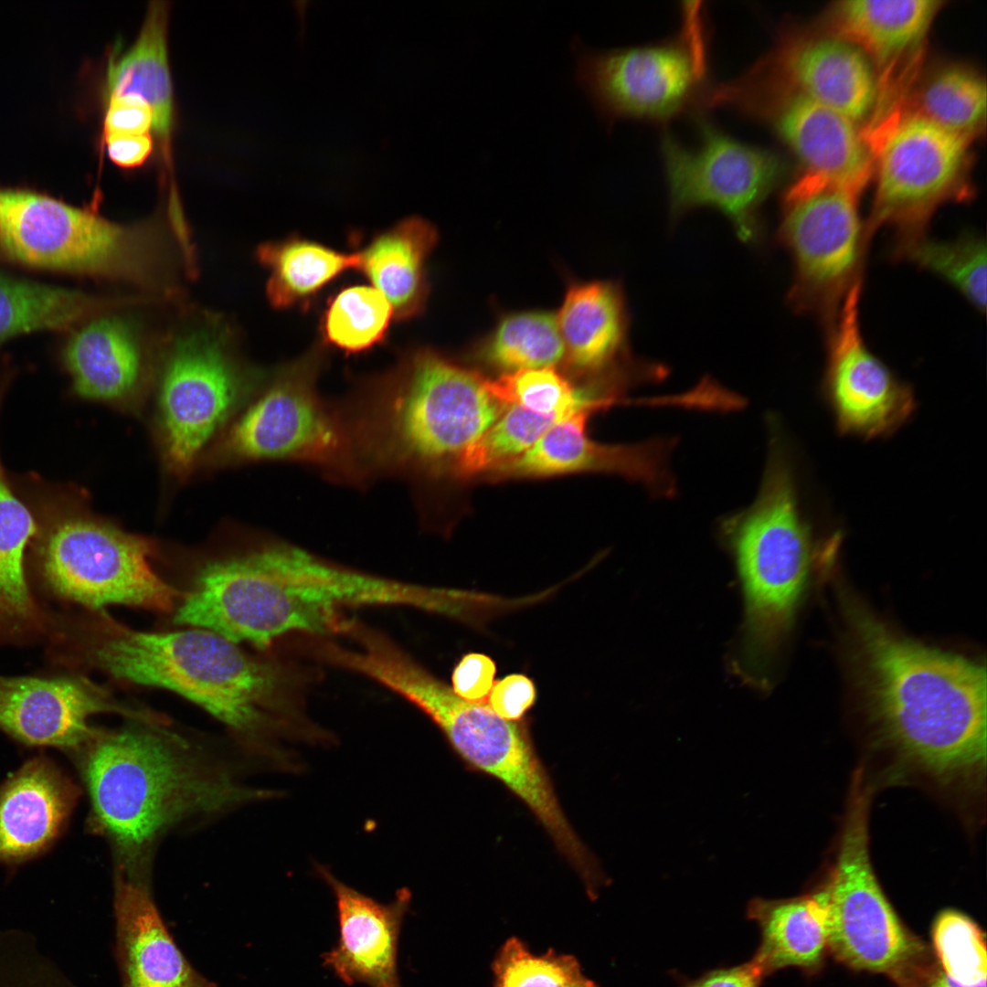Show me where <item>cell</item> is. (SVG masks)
Returning <instances> with one entry per match:
<instances>
[{"instance_id":"obj_1","label":"cell","mask_w":987,"mask_h":987,"mask_svg":"<svg viewBox=\"0 0 987 987\" xmlns=\"http://www.w3.org/2000/svg\"><path fill=\"white\" fill-rule=\"evenodd\" d=\"M881 741L899 765L944 789L978 788L986 766V671L895 634L850 606Z\"/></svg>"},{"instance_id":"obj_2","label":"cell","mask_w":987,"mask_h":987,"mask_svg":"<svg viewBox=\"0 0 987 987\" xmlns=\"http://www.w3.org/2000/svg\"><path fill=\"white\" fill-rule=\"evenodd\" d=\"M488 382L426 347L365 382L340 412L366 480L393 475L419 486L452 479L462 453L508 408Z\"/></svg>"},{"instance_id":"obj_3","label":"cell","mask_w":987,"mask_h":987,"mask_svg":"<svg viewBox=\"0 0 987 987\" xmlns=\"http://www.w3.org/2000/svg\"><path fill=\"white\" fill-rule=\"evenodd\" d=\"M84 776L94 823L113 844L119 873L140 881L172 826L271 795L245 787L210 755L149 723L96 733Z\"/></svg>"},{"instance_id":"obj_4","label":"cell","mask_w":987,"mask_h":987,"mask_svg":"<svg viewBox=\"0 0 987 987\" xmlns=\"http://www.w3.org/2000/svg\"><path fill=\"white\" fill-rule=\"evenodd\" d=\"M205 595L210 619L223 635L260 648L289 632H341L346 607L427 610L431 600L428 588L340 568L288 545L215 562Z\"/></svg>"},{"instance_id":"obj_5","label":"cell","mask_w":987,"mask_h":987,"mask_svg":"<svg viewBox=\"0 0 987 987\" xmlns=\"http://www.w3.org/2000/svg\"><path fill=\"white\" fill-rule=\"evenodd\" d=\"M86 659L112 677L172 691L242 735H258L281 674L235 642L201 628L123 631L92 642Z\"/></svg>"},{"instance_id":"obj_6","label":"cell","mask_w":987,"mask_h":987,"mask_svg":"<svg viewBox=\"0 0 987 987\" xmlns=\"http://www.w3.org/2000/svg\"><path fill=\"white\" fill-rule=\"evenodd\" d=\"M722 530L744 588L746 660L759 670L791 621L813 554L811 527L800 509L791 469L776 445L757 499L725 518Z\"/></svg>"},{"instance_id":"obj_7","label":"cell","mask_w":987,"mask_h":987,"mask_svg":"<svg viewBox=\"0 0 987 987\" xmlns=\"http://www.w3.org/2000/svg\"><path fill=\"white\" fill-rule=\"evenodd\" d=\"M384 683L427 715L464 759L517 795L584 880L595 875L596 863L564 815L522 725L502 718L487 704L462 699L410 657L393 662Z\"/></svg>"},{"instance_id":"obj_8","label":"cell","mask_w":987,"mask_h":987,"mask_svg":"<svg viewBox=\"0 0 987 987\" xmlns=\"http://www.w3.org/2000/svg\"><path fill=\"white\" fill-rule=\"evenodd\" d=\"M0 254L29 266L150 283L164 266L150 223L123 225L45 195L0 189Z\"/></svg>"},{"instance_id":"obj_9","label":"cell","mask_w":987,"mask_h":987,"mask_svg":"<svg viewBox=\"0 0 987 987\" xmlns=\"http://www.w3.org/2000/svg\"><path fill=\"white\" fill-rule=\"evenodd\" d=\"M872 790L853 775L834 859L822 886L828 906V950L845 965L894 982L931 956L898 918L876 876L869 851Z\"/></svg>"},{"instance_id":"obj_10","label":"cell","mask_w":987,"mask_h":987,"mask_svg":"<svg viewBox=\"0 0 987 987\" xmlns=\"http://www.w3.org/2000/svg\"><path fill=\"white\" fill-rule=\"evenodd\" d=\"M698 7L685 8L681 32L663 43L597 49L572 39L575 80L607 126L625 118L664 123L701 106L709 88Z\"/></svg>"},{"instance_id":"obj_11","label":"cell","mask_w":987,"mask_h":987,"mask_svg":"<svg viewBox=\"0 0 987 987\" xmlns=\"http://www.w3.org/2000/svg\"><path fill=\"white\" fill-rule=\"evenodd\" d=\"M972 142L903 113L872 146L875 192L865 224L869 241L882 228L896 239L925 234L937 210L973 196Z\"/></svg>"},{"instance_id":"obj_12","label":"cell","mask_w":987,"mask_h":987,"mask_svg":"<svg viewBox=\"0 0 987 987\" xmlns=\"http://www.w3.org/2000/svg\"><path fill=\"white\" fill-rule=\"evenodd\" d=\"M322 360L313 350L280 369L231 430L228 448L242 460L298 462L336 481L361 484L366 480L340 410L317 390Z\"/></svg>"},{"instance_id":"obj_13","label":"cell","mask_w":987,"mask_h":987,"mask_svg":"<svg viewBox=\"0 0 987 987\" xmlns=\"http://www.w3.org/2000/svg\"><path fill=\"white\" fill-rule=\"evenodd\" d=\"M860 195L800 175L785 191L780 241L794 264L789 301L828 327L853 285L862 280L869 241Z\"/></svg>"},{"instance_id":"obj_14","label":"cell","mask_w":987,"mask_h":987,"mask_svg":"<svg viewBox=\"0 0 987 987\" xmlns=\"http://www.w3.org/2000/svg\"><path fill=\"white\" fill-rule=\"evenodd\" d=\"M150 544L84 516L56 521L38 547V567L56 595L89 608L128 605L167 611L178 596L150 563Z\"/></svg>"},{"instance_id":"obj_15","label":"cell","mask_w":987,"mask_h":987,"mask_svg":"<svg viewBox=\"0 0 987 987\" xmlns=\"http://www.w3.org/2000/svg\"><path fill=\"white\" fill-rule=\"evenodd\" d=\"M698 126L695 149L669 133L662 137L671 213L714 207L729 218L743 241H754L759 207L779 185L784 165L774 152L732 138L709 121L700 118Z\"/></svg>"},{"instance_id":"obj_16","label":"cell","mask_w":987,"mask_h":987,"mask_svg":"<svg viewBox=\"0 0 987 987\" xmlns=\"http://www.w3.org/2000/svg\"><path fill=\"white\" fill-rule=\"evenodd\" d=\"M719 102L768 124L802 164L801 175L860 196L873 177L874 154L862 127L812 99L781 88L730 83Z\"/></svg>"},{"instance_id":"obj_17","label":"cell","mask_w":987,"mask_h":987,"mask_svg":"<svg viewBox=\"0 0 987 987\" xmlns=\"http://www.w3.org/2000/svg\"><path fill=\"white\" fill-rule=\"evenodd\" d=\"M749 87L781 88L812 99L862 129L877 99V75L866 54L826 29L781 27L771 49L735 79Z\"/></svg>"},{"instance_id":"obj_18","label":"cell","mask_w":987,"mask_h":987,"mask_svg":"<svg viewBox=\"0 0 987 987\" xmlns=\"http://www.w3.org/2000/svg\"><path fill=\"white\" fill-rule=\"evenodd\" d=\"M862 280L850 289L827 327L823 391L842 434L875 439L897 431L917 403L912 387L865 342L860 324Z\"/></svg>"},{"instance_id":"obj_19","label":"cell","mask_w":987,"mask_h":987,"mask_svg":"<svg viewBox=\"0 0 987 987\" xmlns=\"http://www.w3.org/2000/svg\"><path fill=\"white\" fill-rule=\"evenodd\" d=\"M239 378L219 332L196 328L173 342L160 408L169 463L187 470L235 404Z\"/></svg>"},{"instance_id":"obj_20","label":"cell","mask_w":987,"mask_h":987,"mask_svg":"<svg viewBox=\"0 0 987 987\" xmlns=\"http://www.w3.org/2000/svg\"><path fill=\"white\" fill-rule=\"evenodd\" d=\"M941 0H843L828 7L824 29L859 47L877 75L876 119L900 112L922 70L928 34Z\"/></svg>"},{"instance_id":"obj_21","label":"cell","mask_w":987,"mask_h":987,"mask_svg":"<svg viewBox=\"0 0 987 987\" xmlns=\"http://www.w3.org/2000/svg\"><path fill=\"white\" fill-rule=\"evenodd\" d=\"M589 410L577 411L555 423L524 454L486 474L489 482L543 478L576 472H607L642 481L667 492V446L658 441L606 445L590 440Z\"/></svg>"},{"instance_id":"obj_22","label":"cell","mask_w":987,"mask_h":987,"mask_svg":"<svg viewBox=\"0 0 987 987\" xmlns=\"http://www.w3.org/2000/svg\"><path fill=\"white\" fill-rule=\"evenodd\" d=\"M318 872L334 895L339 923L338 942L323 954L324 966L347 985L402 987L398 946L410 891L403 887L394 900L382 904L343 883L324 866Z\"/></svg>"},{"instance_id":"obj_23","label":"cell","mask_w":987,"mask_h":987,"mask_svg":"<svg viewBox=\"0 0 987 987\" xmlns=\"http://www.w3.org/2000/svg\"><path fill=\"white\" fill-rule=\"evenodd\" d=\"M104 695L74 676H0V729L28 745L79 748L95 736L89 718L111 710Z\"/></svg>"},{"instance_id":"obj_24","label":"cell","mask_w":987,"mask_h":987,"mask_svg":"<svg viewBox=\"0 0 987 987\" xmlns=\"http://www.w3.org/2000/svg\"><path fill=\"white\" fill-rule=\"evenodd\" d=\"M115 914L123 987H216L181 953L143 881L118 874Z\"/></svg>"},{"instance_id":"obj_25","label":"cell","mask_w":987,"mask_h":987,"mask_svg":"<svg viewBox=\"0 0 987 987\" xmlns=\"http://www.w3.org/2000/svg\"><path fill=\"white\" fill-rule=\"evenodd\" d=\"M75 786L44 759L27 762L0 791V860L18 862L58 835L77 799Z\"/></svg>"},{"instance_id":"obj_26","label":"cell","mask_w":987,"mask_h":987,"mask_svg":"<svg viewBox=\"0 0 987 987\" xmlns=\"http://www.w3.org/2000/svg\"><path fill=\"white\" fill-rule=\"evenodd\" d=\"M746 913L759 931L750 960L764 979L788 967L804 971L819 967L828 950V906L822 886L791 898L755 897Z\"/></svg>"},{"instance_id":"obj_27","label":"cell","mask_w":987,"mask_h":987,"mask_svg":"<svg viewBox=\"0 0 987 987\" xmlns=\"http://www.w3.org/2000/svg\"><path fill=\"white\" fill-rule=\"evenodd\" d=\"M437 240L430 221L410 217L376 235L358 251L357 270L387 298L398 321L415 318L424 310L429 294L426 261Z\"/></svg>"},{"instance_id":"obj_28","label":"cell","mask_w":987,"mask_h":987,"mask_svg":"<svg viewBox=\"0 0 987 987\" xmlns=\"http://www.w3.org/2000/svg\"><path fill=\"white\" fill-rule=\"evenodd\" d=\"M556 315L564 364L578 376L604 373L621 354L625 313L617 286L607 281L575 284Z\"/></svg>"},{"instance_id":"obj_29","label":"cell","mask_w":987,"mask_h":987,"mask_svg":"<svg viewBox=\"0 0 987 987\" xmlns=\"http://www.w3.org/2000/svg\"><path fill=\"white\" fill-rule=\"evenodd\" d=\"M63 359L75 392L85 398L115 400L136 386L142 351L131 323L116 316L85 324L69 338Z\"/></svg>"},{"instance_id":"obj_30","label":"cell","mask_w":987,"mask_h":987,"mask_svg":"<svg viewBox=\"0 0 987 987\" xmlns=\"http://www.w3.org/2000/svg\"><path fill=\"white\" fill-rule=\"evenodd\" d=\"M2 392L0 389V403ZM37 525L15 494L0 461V644L35 640L49 621L32 596L25 573V554Z\"/></svg>"},{"instance_id":"obj_31","label":"cell","mask_w":987,"mask_h":987,"mask_svg":"<svg viewBox=\"0 0 987 987\" xmlns=\"http://www.w3.org/2000/svg\"><path fill=\"white\" fill-rule=\"evenodd\" d=\"M256 255L270 272L266 293L277 309L308 308L325 286L359 263L358 252L338 251L297 235L264 242Z\"/></svg>"},{"instance_id":"obj_32","label":"cell","mask_w":987,"mask_h":987,"mask_svg":"<svg viewBox=\"0 0 987 987\" xmlns=\"http://www.w3.org/2000/svg\"><path fill=\"white\" fill-rule=\"evenodd\" d=\"M167 6L152 2L133 45L107 70L109 97L133 94L145 100L154 111L153 129L167 141L173 113L172 81L167 58Z\"/></svg>"},{"instance_id":"obj_33","label":"cell","mask_w":987,"mask_h":987,"mask_svg":"<svg viewBox=\"0 0 987 987\" xmlns=\"http://www.w3.org/2000/svg\"><path fill=\"white\" fill-rule=\"evenodd\" d=\"M903 113L921 117L973 142L985 131V79L972 66L961 62L922 69Z\"/></svg>"},{"instance_id":"obj_34","label":"cell","mask_w":987,"mask_h":987,"mask_svg":"<svg viewBox=\"0 0 987 987\" xmlns=\"http://www.w3.org/2000/svg\"><path fill=\"white\" fill-rule=\"evenodd\" d=\"M492 394L504 405L520 406L542 415L568 417L579 410L593 413L620 401L618 392L600 382L574 385L557 366L520 369L489 379Z\"/></svg>"},{"instance_id":"obj_35","label":"cell","mask_w":987,"mask_h":987,"mask_svg":"<svg viewBox=\"0 0 987 987\" xmlns=\"http://www.w3.org/2000/svg\"><path fill=\"white\" fill-rule=\"evenodd\" d=\"M892 256L929 271L960 292L982 313L986 310V243L979 234L964 232L940 240L926 233L896 239Z\"/></svg>"},{"instance_id":"obj_36","label":"cell","mask_w":987,"mask_h":987,"mask_svg":"<svg viewBox=\"0 0 987 987\" xmlns=\"http://www.w3.org/2000/svg\"><path fill=\"white\" fill-rule=\"evenodd\" d=\"M97 306L80 292L0 275V344L31 331L68 327Z\"/></svg>"},{"instance_id":"obj_37","label":"cell","mask_w":987,"mask_h":987,"mask_svg":"<svg viewBox=\"0 0 987 987\" xmlns=\"http://www.w3.org/2000/svg\"><path fill=\"white\" fill-rule=\"evenodd\" d=\"M393 318L391 304L375 287L345 286L327 301L321 336L324 344L347 355L364 353L385 341Z\"/></svg>"},{"instance_id":"obj_38","label":"cell","mask_w":987,"mask_h":987,"mask_svg":"<svg viewBox=\"0 0 987 987\" xmlns=\"http://www.w3.org/2000/svg\"><path fill=\"white\" fill-rule=\"evenodd\" d=\"M564 355L556 315L541 312L505 317L481 349L483 361L511 372L556 366Z\"/></svg>"},{"instance_id":"obj_39","label":"cell","mask_w":987,"mask_h":987,"mask_svg":"<svg viewBox=\"0 0 987 987\" xmlns=\"http://www.w3.org/2000/svg\"><path fill=\"white\" fill-rule=\"evenodd\" d=\"M566 417H564L565 419ZM559 415H542L513 405L459 459L452 480L482 479L527 451Z\"/></svg>"},{"instance_id":"obj_40","label":"cell","mask_w":987,"mask_h":987,"mask_svg":"<svg viewBox=\"0 0 987 987\" xmlns=\"http://www.w3.org/2000/svg\"><path fill=\"white\" fill-rule=\"evenodd\" d=\"M494 987H599L572 955L548 950L532 954L521 939H508L492 963Z\"/></svg>"},{"instance_id":"obj_41","label":"cell","mask_w":987,"mask_h":987,"mask_svg":"<svg viewBox=\"0 0 987 987\" xmlns=\"http://www.w3.org/2000/svg\"><path fill=\"white\" fill-rule=\"evenodd\" d=\"M935 958L940 967L963 983L987 980L985 938L966 915L952 910L940 913L933 926Z\"/></svg>"},{"instance_id":"obj_42","label":"cell","mask_w":987,"mask_h":987,"mask_svg":"<svg viewBox=\"0 0 987 987\" xmlns=\"http://www.w3.org/2000/svg\"><path fill=\"white\" fill-rule=\"evenodd\" d=\"M495 673L496 665L492 658L483 653H467L453 670L451 689L465 701L487 704Z\"/></svg>"},{"instance_id":"obj_43","label":"cell","mask_w":987,"mask_h":987,"mask_svg":"<svg viewBox=\"0 0 987 987\" xmlns=\"http://www.w3.org/2000/svg\"><path fill=\"white\" fill-rule=\"evenodd\" d=\"M153 124V109L140 96L124 94L109 97L104 119V134L149 133Z\"/></svg>"},{"instance_id":"obj_44","label":"cell","mask_w":987,"mask_h":987,"mask_svg":"<svg viewBox=\"0 0 987 987\" xmlns=\"http://www.w3.org/2000/svg\"><path fill=\"white\" fill-rule=\"evenodd\" d=\"M536 687L525 674H513L494 682L487 705L499 716L517 721L535 703Z\"/></svg>"},{"instance_id":"obj_45","label":"cell","mask_w":987,"mask_h":987,"mask_svg":"<svg viewBox=\"0 0 987 987\" xmlns=\"http://www.w3.org/2000/svg\"><path fill=\"white\" fill-rule=\"evenodd\" d=\"M765 979L749 960L706 971L695 979L682 978L679 987H760Z\"/></svg>"},{"instance_id":"obj_46","label":"cell","mask_w":987,"mask_h":987,"mask_svg":"<svg viewBox=\"0 0 987 987\" xmlns=\"http://www.w3.org/2000/svg\"><path fill=\"white\" fill-rule=\"evenodd\" d=\"M105 143L110 159L123 168L143 164L153 150V140L149 133H106Z\"/></svg>"},{"instance_id":"obj_47","label":"cell","mask_w":987,"mask_h":987,"mask_svg":"<svg viewBox=\"0 0 987 987\" xmlns=\"http://www.w3.org/2000/svg\"><path fill=\"white\" fill-rule=\"evenodd\" d=\"M897 987H986V982L967 985L947 973L936 959H929L897 980Z\"/></svg>"}]
</instances>
